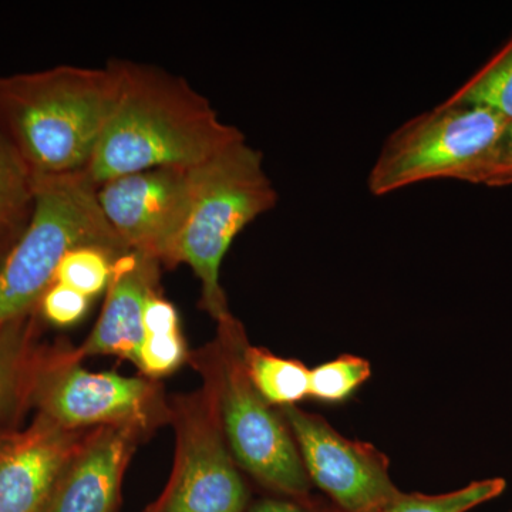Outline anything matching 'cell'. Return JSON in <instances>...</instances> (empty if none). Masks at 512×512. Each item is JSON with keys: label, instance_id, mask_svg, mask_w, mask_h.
Instances as JSON below:
<instances>
[{"label": "cell", "instance_id": "cell-8", "mask_svg": "<svg viewBox=\"0 0 512 512\" xmlns=\"http://www.w3.org/2000/svg\"><path fill=\"white\" fill-rule=\"evenodd\" d=\"M175 458L163 493L144 512H247L249 493L204 389L170 406Z\"/></svg>", "mask_w": 512, "mask_h": 512}, {"label": "cell", "instance_id": "cell-9", "mask_svg": "<svg viewBox=\"0 0 512 512\" xmlns=\"http://www.w3.org/2000/svg\"><path fill=\"white\" fill-rule=\"evenodd\" d=\"M279 412L312 485L340 512H380L400 493L390 478L389 458L373 444L350 440L319 414L299 407Z\"/></svg>", "mask_w": 512, "mask_h": 512}, {"label": "cell", "instance_id": "cell-1", "mask_svg": "<svg viewBox=\"0 0 512 512\" xmlns=\"http://www.w3.org/2000/svg\"><path fill=\"white\" fill-rule=\"evenodd\" d=\"M120 93L86 174L100 185L137 171L197 167L245 138L184 77L116 60Z\"/></svg>", "mask_w": 512, "mask_h": 512}, {"label": "cell", "instance_id": "cell-12", "mask_svg": "<svg viewBox=\"0 0 512 512\" xmlns=\"http://www.w3.org/2000/svg\"><path fill=\"white\" fill-rule=\"evenodd\" d=\"M143 436L130 426L87 431L43 512H116L124 473Z\"/></svg>", "mask_w": 512, "mask_h": 512}, {"label": "cell", "instance_id": "cell-7", "mask_svg": "<svg viewBox=\"0 0 512 512\" xmlns=\"http://www.w3.org/2000/svg\"><path fill=\"white\" fill-rule=\"evenodd\" d=\"M69 346H39L30 367L26 404L67 430L130 426L143 431L170 420L160 386L148 377L89 372Z\"/></svg>", "mask_w": 512, "mask_h": 512}, {"label": "cell", "instance_id": "cell-2", "mask_svg": "<svg viewBox=\"0 0 512 512\" xmlns=\"http://www.w3.org/2000/svg\"><path fill=\"white\" fill-rule=\"evenodd\" d=\"M119 93L116 60L0 76V128L37 178L86 173Z\"/></svg>", "mask_w": 512, "mask_h": 512}, {"label": "cell", "instance_id": "cell-15", "mask_svg": "<svg viewBox=\"0 0 512 512\" xmlns=\"http://www.w3.org/2000/svg\"><path fill=\"white\" fill-rule=\"evenodd\" d=\"M36 190V175L0 128V259L29 224Z\"/></svg>", "mask_w": 512, "mask_h": 512}, {"label": "cell", "instance_id": "cell-20", "mask_svg": "<svg viewBox=\"0 0 512 512\" xmlns=\"http://www.w3.org/2000/svg\"><path fill=\"white\" fill-rule=\"evenodd\" d=\"M106 249L79 247L67 252L57 268L55 282L83 293L87 298L99 295L109 286L114 259Z\"/></svg>", "mask_w": 512, "mask_h": 512}, {"label": "cell", "instance_id": "cell-21", "mask_svg": "<svg viewBox=\"0 0 512 512\" xmlns=\"http://www.w3.org/2000/svg\"><path fill=\"white\" fill-rule=\"evenodd\" d=\"M187 356V346L181 332L146 336L137 367L148 379L156 380L175 372L187 360Z\"/></svg>", "mask_w": 512, "mask_h": 512}, {"label": "cell", "instance_id": "cell-6", "mask_svg": "<svg viewBox=\"0 0 512 512\" xmlns=\"http://www.w3.org/2000/svg\"><path fill=\"white\" fill-rule=\"evenodd\" d=\"M508 121L483 107L446 100L394 130L367 175L375 197L427 181L480 185Z\"/></svg>", "mask_w": 512, "mask_h": 512}, {"label": "cell", "instance_id": "cell-5", "mask_svg": "<svg viewBox=\"0 0 512 512\" xmlns=\"http://www.w3.org/2000/svg\"><path fill=\"white\" fill-rule=\"evenodd\" d=\"M79 247L106 249L114 256L127 251L107 224L89 175L37 178L29 224L0 259V325L36 311L55 284L63 256Z\"/></svg>", "mask_w": 512, "mask_h": 512}, {"label": "cell", "instance_id": "cell-25", "mask_svg": "<svg viewBox=\"0 0 512 512\" xmlns=\"http://www.w3.org/2000/svg\"><path fill=\"white\" fill-rule=\"evenodd\" d=\"M248 512H340L328 498L320 495H305V497H275L264 498L252 505Z\"/></svg>", "mask_w": 512, "mask_h": 512}, {"label": "cell", "instance_id": "cell-11", "mask_svg": "<svg viewBox=\"0 0 512 512\" xmlns=\"http://www.w3.org/2000/svg\"><path fill=\"white\" fill-rule=\"evenodd\" d=\"M87 431L36 414L25 429L0 434V512H43Z\"/></svg>", "mask_w": 512, "mask_h": 512}, {"label": "cell", "instance_id": "cell-19", "mask_svg": "<svg viewBox=\"0 0 512 512\" xmlns=\"http://www.w3.org/2000/svg\"><path fill=\"white\" fill-rule=\"evenodd\" d=\"M372 376V367L363 357L342 355L313 367L309 376V397L316 402H346Z\"/></svg>", "mask_w": 512, "mask_h": 512}, {"label": "cell", "instance_id": "cell-4", "mask_svg": "<svg viewBox=\"0 0 512 512\" xmlns=\"http://www.w3.org/2000/svg\"><path fill=\"white\" fill-rule=\"evenodd\" d=\"M278 192L265 170L264 154L247 138L195 167L194 197L171 255L170 268L190 266L201 284V306L215 322L228 318L221 266L235 238L265 212Z\"/></svg>", "mask_w": 512, "mask_h": 512}, {"label": "cell", "instance_id": "cell-3", "mask_svg": "<svg viewBox=\"0 0 512 512\" xmlns=\"http://www.w3.org/2000/svg\"><path fill=\"white\" fill-rule=\"evenodd\" d=\"M217 338L191 356L202 389L217 409L238 467L275 495L305 497L312 483L281 412L256 392L247 375L248 339L234 315L217 322Z\"/></svg>", "mask_w": 512, "mask_h": 512}, {"label": "cell", "instance_id": "cell-22", "mask_svg": "<svg viewBox=\"0 0 512 512\" xmlns=\"http://www.w3.org/2000/svg\"><path fill=\"white\" fill-rule=\"evenodd\" d=\"M89 306L90 298L86 295L55 282L42 296L37 309L50 325L69 328L86 316Z\"/></svg>", "mask_w": 512, "mask_h": 512}, {"label": "cell", "instance_id": "cell-23", "mask_svg": "<svg viewBox=\"0 0 512 512\" xmlns=\"http://www.w3.org/2000/svg\"><path fill=\"white\" fill-rule=\"evenodd\" d=\"M480 185L490 188L512 185V121H508L504 133L501 134Z\"/></svg>", "mask_w": 512, "mask_h": 512}, {"label": "cell", "instance_id": "cell-17", "mask_svg": "<svg viewBox=\"0 0 512 512\" xmlns=\"http://www.w3.org/2000/svg\"><path fill=\"white\" fill-rule=\"evenodd\" d=\"M447 100L483 107L512 121V36L493 59Z\"/></svg>", "mask_w": 512, "mask_h": 512}, {"label": "cell", "instance_id": "cell-14", "mask_svg": "<svg viewBox=\"0 0 512 512\" xmlns=\"http://www.w3.org/2000/svg\"><path fill=\"white\" fill-rule=\"evenodd\" d=\"M42 320L36 309L0 325V434L8 421L28 409L26 392Z\"/></svg>", "mask_w": 512, "mask_h": 512}, {"label": "cell", "instance_id": "cell-13", "mask_svg": "<svg viewBox=\"0 0 512 512\" xmlns=\"http://www.w3.org/2000/svg\"><path fill=\"white\" fill-rule=\"evenodd\" d=\"M160 266L157 259L136 251H126L114 259L99 319L89 338L74 349L79 359L114 355L137 366L146 339L144 306L160 291Z\"/></svg>", "mask_w": 512, "mask_h": 512}, {"label": "cell", "instance_id": "cell-24", "mask_svg": "<svg viewBox=\"0 0 512 512\" xmlns=\"http://www.w3.org/2000/svg\"><path fill=\"white\" fill-rule=\"evenodd\" d=\"M144 332L146 336L170 335L181 332L180 318L173 303L161 296L160 291L153 293L144 306Z\"/></svg>", "mask_w": 512, "mask_h": 512}, {"label": "cell", "instance_id": "cell-18", "mask_svg": "<svg viewBox=\"0 0 512 512\" xmlns=\"http://www.w3.org/2000/svg\"><path fill=\"white\" fill-rule=\"evenodd\" d=\"M507 488L504 478L473 481L446 494L427 495L400 491L380 512H468L500 497Z\"/></svg>", "mask_w": 512, "mask_h": 512}, {"label": "cell", "instance_id": "cell-10", "mask_svg": "<svg viewBox=\"0 0 512 512\" xmlns=\"http://www.w3.org/2000/svg\"><path fill=\"white\" fill-rule=\"evenodd\" d=\"M195 167H161L111 178L97 185V201L127 251L170 266L192 197Z\"/></svg>", "mask_w": 512, "mask_h": 512}, {"label": "cell", "instance_id": "cell-16", "mask_svg": "<svg viewBox=\"0 0 512 512\" xmlns=\"http://www.w3.org/2000/svg\"><path fill=\"white\" fill-rule=\"evenodd\" d=\"M244 363L252 386L272 407L296 406L309 397L311 369L301 360L278 356L248 343Z\"/></svg>", "mask_w": 512, "mask_h": 512}]
</instances>
